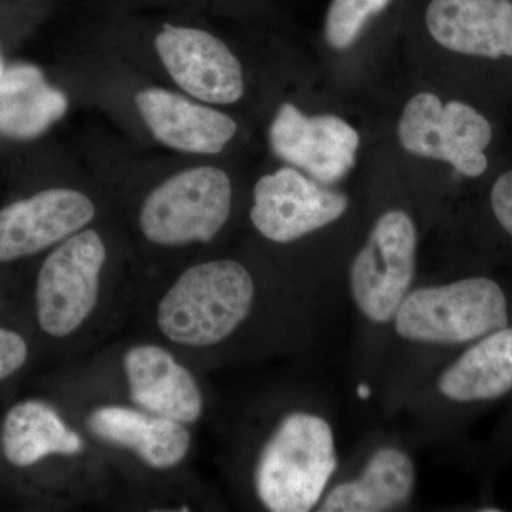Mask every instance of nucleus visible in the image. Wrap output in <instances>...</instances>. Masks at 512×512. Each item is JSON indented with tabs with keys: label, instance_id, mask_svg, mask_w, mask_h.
Here are the masks:
<instances>
[{
	"label": "nucleus",
	"instance_id": "obj_1",
	"mask_svg": "<svg viewBox=\"0 0 512 512\" xmlns=\"http://www.w3.org/2000/svg\"><path fill=\"white\" fill-rule=\"evenodd\" d=\"M397 335L460 350L512 323V288L485 274L466 275L407 293L392 320Z\"/></svg>",
	"mask_w": 512,
	"mask_h": 512
},
{
	"label": "nucleus",
	"instance_id": "obj_2",
	"mask_svg": "<svg viewBox=\"0 0 512 512\" xmlns=\"http://www.w3.org/2000/svg\"><path fill=\"white\" fill-rule=\"evenodd\" d=\"M335 434L325 417L293 412L281 420L259 454L255 490L266 510L318 507L338 470Z\"/></svg>",
	"mask_w": 512,
	"mask_h": 512
},
{
	"label": "nucleus",
	"instance_id": "obj_3",
	"mask_svg": "<svg viewBox=\"0 0 512 512\" xmlns=\"http://www.w3.org/2000/svg\"><path fill=\"white\" fill-rule=\"evenodd\" d=\"M254 298V279L239 262L191 266L161 299L158 328L178 345H218L248 318Z\"/></svg>",
	"mask_w": 512,
	"mask_h": 512
},
{
	"label": "nucleus",
	"instance_id": "obj_4",
	"mask_svg": "<svg viewBox=\"0 0 512 512\" xmlns=\"http://www.w3.org/2000/svg\"><path fill=\"white\" fill-rule=\"evenodd\" d=\"M419 234L403 210L383 212L349 269L357 311L375 325L392 323L416 276Z\"/></svg>",
	"mask_w": 512,
	"mask_h": 512
},
{
	"label": "nucleus",
	"instance_id": "obj_5",
	"mask_svg": "<svg viewBox=\"0 0 512 512\" xmlns=\"http://www.w3.org/2000/svg\"><path fill=\"white\" fill-rule=\"evenodd\" d=\"M231 202L227 173L215 167L191 168L148 195L140 212L141 231L164 247L210 242L228 221Z\"/></svg>",
	"mask_w": 512,
	"mask_h": 512
},
{
	"label": "nucleus",
	"instance_id": "obj_6",
	"mask_svg": "<svg viewBox=\"0 0 512 512\" xmlns=\"http://www.w3.org/2000/svg\"><path fill=\"white\" fill-rule=\"evenodd\" d=\"M397 134L407 153L446 161L464 177H481L487 171L484 151L493 128L463 101L443 104L436 94H416L404 107Z\"/></svg>",
	"mask_w": 512,
	"mask_h": 512
},
{
	"label": "nucleus",
	"instance_id": "obj_7",
	"mask_svg": "<svg viewBox=\"0 0 512 512\" xmlns=\"http://www.w3.org/2000/svg\"><path fill=\"white\" fill-rule=\"evenodd\" d=\"M106 256L103 239L93 229L64 239L47 256L35 291L37 322L43 332L66 338L89 318L99 298Z\"/></svg>",
	"mask_w": 512,
	"mask_h": 512
},
{
	"label": "nucleus",
	"instance_id": "obj_8",
	"mask_svg": "<svg viewBox=\"0 0 512 512\" xmlns=\"http://www.w3.org/2000/svg\"><path fill=\"white\" fill-rule=\"evenodd\" d=\"M348 207L349 198L343 192L284 167L259 178L251 221L269 241L289 244L338 221Z\"/></svg>",
	"mask_w": 512,
	"mask_h": 512
},
{
	"label": "nucleus",
	"instance_id": "obj_9",
	"mask_svg": "<svg viewBox=\"0 0 512 512\" xmlns=\"http://www.w3.org/2000/svg\"><path fill=\"white\" fill-rule=\"evenodd\" d=\"M269 138L276 156L325 185L338 183L352 171L360 144L348 121L330 114L305 116L289 103L279 107Z\"/></svg>",
	"mask_w": 512,
	"mask_h": 512
},
{
	"label": "nucleus",
	"instance_id": "obj_10",
	"mask_svg": "<svg viewBox=\"0 0 512 512\" xmlns=\"http://www.w3.org/2000/svg\"><path fill=\"white\" fill-rule=\"evenodd\" d=\"M156 47L174 82L195 99L232 104L244 94L241 64L211 33L165 25Z\"/></svg>",
	"mask_w": 512,
	"mask_h": 512
},
{
	"label": "nucleus",
	"instance_id": "obj_11",
	"mask_svg": "<svg viewBox=\"0 0 512 512\" xmlns=\"http://www.w3.org/2000/svg\"><path fill=\"white\" fill-rule=\"evenodd\" d=\"M92 200L69 188H50L0 210V264L39 254L86 227Z\"/></svg>",
	"mask_w": 512,
	"mask_h": 512
},
{
	"label": "nucleus",
	"instance_id": "obj_12",
	"mask_svg": "<svg viewBox=\"0 0 512 512\" xmlns=\"http://www.w3.org/2000/svg\"><path fill=\"white\" fill-rule=\"evenodd\" d=\"M437 392L466 412L511 399L512 323L458 350L440 373Z\"/></svg>",
	"mask_w": 512,
	"mask_h": 512
},
{
	"label": "nucleus",
	"instance_id": "obj_13",
	"mask_svg": "<svg viewBox=\"0 0 512 512\" xmlns=\"http://www.w3.org/2000/svg\"><path fill=\"white\" fill-rule=\"evenodd\" d=\"M426 28L450 52L512 57L511 0H430Z\"/></svg>",
	"mask_w": 512,
	"mask_h": 512
},
{
	"label": "nucleus",
	"instance_id": "obj_14",
	"mask_svg": "<svg viewBox=\"0 0 512 512\" xmlns=\"http://www.w3.org/2000/svg\"><path fill=\"white\" fill-rule=\"evenodd\" d=\"M130 397L148 413L183 424L200 419L204 400L191 373L167 350L154 345L134 346L124 356Z\"/></svg>",
	"mask_w": 512,
	"mask_h": 512
},
{
	"label": "nucleus",
	"instance_id": "obj_15",
	"mask_svg": "<svg viewBox=\"0 0 512 512\" xmlns=\"http://www.w3.org/2000/svg\"><path fill=\"white\" fill-rule=\"evenodd\" d=\"M136 103L153 136L174 150L218 154L237 133L227 114L164 89L143 90Z\"/></svg>",
	"mask_w": 512,
	"mask_h": 512
},
{
	"label": "nucleus",
	"instance_id": "obj_16",
	"mask_svg": "<svg viewBox=\"0 0 512 512\" xmlns=\"http://www.w3.org/2000/svg\"><path fill=\"white\" fill-rule=\"evenodd\" d=\"M413 458L403 448L384 446L356 477L330 488L318 505L320 512H382L409 504L416 488Z\"/></svg>",
	"mask_w": 512,
	"mask_h": 512
},
{
	"label": "nucleus",
	"instance_id": "obj_17",
	"mask_svg": "<svg viewBox=\"0 0 512 512\" xmlns=\"http://www.w3.org/2000/svg\"><path fill=\"white\" fill-rule=\"evenodd\" d=\"M87 427L99 439L134 451L157 470L180 464L191 446L190 431L180 421L128 407H100L90 414Z\"/></svg>",
	"mask_w": 512,
	"mask_h": 512
},
{
	"label": "nucleus",
	"instance_id": "obj_18",
	"mask_svg": "<svg viewBox=\"0 0 512 512\" xmlns=\"http://www.w3.org/2000/svg\"><path fill=\"white\" fill-rule=\"evenodd\" d=\"M69 100L39 67L13 63L0 74V136L33 140L64 116Z\"/></svg>",
	"mask_w": 512,
	"mask_h": 512
},
{
	"label": "nucleus",
	"instance_id": "obj_19",
	"mask_svg": "<svg viewBox=\"0 0 512 512\" xmlns=\"http://www.w3.org/2000/svg\"><path fill=\"white\" fill-rule=\"evenodd\" d=\"M0 446L8 463L26 468L55 454L80 453L83 441L64 423L55 407L42 400H25L6 413L0 430Z\"/></svg>",
	"mask_w": 512,
	"mask_h": 512
},
{
	"label": "nucleus",
	"instance_id": "obj_20",
	"mask_svg": "<svg viewBox=\"0 0 512 512\" xmlns=\"http://www.w3.org/2000/svg\"><path fill=\"white\" fill-rule=\"evenodd\" d=\"M393 0H332L325 19V39L336 50L349 49L367 23Z\"/></svg>",
	"mask_w": 512,
	"mask_h": 512
},
{
	"label": "nucleus",
	"instance_id": "obj_21",
	"mask_svg": "<svg viewBox=\"0 0 512 512\" xmlns=\"http://www.w3.org/2000/svg\"><path fill=\"white\" fill-rule=\"evenodd\" d=\"M28 356V343L23 336L0 326V382L22 369Z\"/></svg>",
	"mask_w": 512,
	"mask_h": 512
},
{
	"label": "nucleus",
	"instance_id": "obj_22",
	"mask_svg": "<svg viewBox=\"0 0 512 512\" xmlns=\"http://www.w3.org/2000/svg\"><path fill=\"white\" fill-rule=\"evenodd\" d=\"M490 208L498 227L512 239V170L495 180L490 192Z\"/></svg>",
	"mask_w": 512,
	"mask_h": 512
},
{
	"label": "nucleus",
	"instance_id": "obj_23",
	"mask_svg": "<svg viewBox=\"0 0 512 512\" xmlns=\"http://www.w3.org/2000/svg\"><path fill=\"white\" fill-rule=\"evenodd\" d=\"M495 451L500 457L512 454V409L505 419L504 426L501 427L498 439L495 440Z\"/></svg>",
	"mask_w": 512,
	"mask_h": 512
},
{
	"label": "nucleus",
	"instance_id": "obj_24",
	"mask_svg": "<svg viewBox=\"0 0 512 512\" xmlns=\"http://www.w3.org/2000/svg\"><path fill=\"white\" fill-rule=\"evenodd\" d=\"M6 64L5 59H3L2 52H0V74L3 73V70H5Z\"/></svg>",
	"mask_w": 512,
	"mask_h": 512
}]
</instances>
